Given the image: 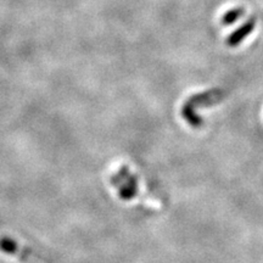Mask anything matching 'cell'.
Here are the masks:
<instances>
[{"label": "cell", "instance_id": "obj_3", "mask_svg": "<svg viewBox=\"0 0 263 263\" xmlns=\"http://www.w3.org/2000/svg\"><path fill=\"white\" fill-rule=\"evenodd\" d=\"M256 26V18L250 17L244 25H241L238 29H235L234 32L230 33V35L227 38V44L229 47H236L241 43L248 35L255 29Z\"/></svg>", "mask_w": 263, "mask_h": 263}, {"label": "cell", "instance_id": "obj_2", "mask_svg": "<svg viewBox=\"0 0 263 263\" xmlns=\"http://www.w3.org/2000/svg\"><path fill=\"white\" fill-rule=\"evenodd\" d=\"M0 251L4 252L5 255L18 258L24 263H49L48 259L42 257L37 251L21 245V242L16 241L15 239L9 238V236L0 239Z\"/></svg>", "mask_w": 263, "mask_h": 263}, {"label": "cell", "instance_id": "obj_1", "mask_svg": "<svg viewBox=\"0 0 263 263\" xmlns=\"http://www.w3.org/2000/svg\"><path fill=\"white\" fill-rule=\"evenodd\" d=\"M110 183L116 190L118 197L122 200H132L137 197L138 190H139L138 177L126 164H122L120 168L111 174Z\"/></svg>", "mask_w": 263, "mask_h": 263}, {"label": "cell", "instance_id": "obj_4", "mask_svg": "<svg viewBox=\"0 0 263 263\" xmlns=\"http://www.w3.org/2000/svg\"><path fill=\"white\" fill-rule=\"evenodd\" d=\"M245 14V10L242 8H234L232 10H229L228 12H226L224 15L222 16V25H226V26H229V25H233L234 22L238 21L240 17H242Z\"/></svg>", "mask_w": 263, "mask_h": 263}]
</instances>
